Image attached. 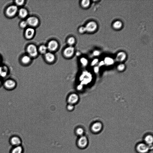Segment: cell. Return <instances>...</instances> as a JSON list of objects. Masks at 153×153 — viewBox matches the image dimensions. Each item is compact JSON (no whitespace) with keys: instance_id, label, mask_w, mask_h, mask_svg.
Wrapping results in <instances>:
<instances>
[{"instance_id":"1","label":"cell","mask_w":153,"mask_h":153,"mask_svg":"<svg viewBox=\"0 0 153 153\" xmlns=\"http://www.w3.org/2000/svg\"><path fill=\"white\" fill-rule=\"evenodd\" d=\"M89 143V139L85 135L78 137L76 142L78 147L81 149H86L88 146Z\"/></svg>"},{"instance_id":"2","label":"cell","mask_w":153,"mask_h":153,"mask_svg":"<svg viewBox=\"0 0 153 153\" xmlns=\"http://www.w3.org/2000/svg\"><path fill=\"white\" fill-rule=\"evenodd\" d=\"M79 101V96L75 93L71 94L69 96L67 99V102L68 104L74 105L77 104Z\"/></svg>"},{"instance_id":"3","label":"cell","mask_w":153,"mask_h":153,"mask_svg":"<svg viewBox=\"0 0 153 153\" xmlns=\"http://www.w3.org/2000/svg\"><path fill=\"white\" fill-rule=\"evenodd\" d=\"M18 11V7L16 5H12L9 6L6 11V14L9 17L15 16Z\"/></svg>"},{"instance_id":"4","label":"cell","mask_w":153,"mask_h":153,"mask_svg":"<svg viewBox=\"0 0 153 153\" xmlns=\"http://www.w3.org/2000/svg\"><path fill=\"white\" fill-rule=\"evenodd\" d=\"M150 147L145 143H140L137 147V150L139 153H147L150 149Z\"/></svg>"},{"instance_id":"5","label":"cell","mask_w":153,"mask_h":153,"mask_svg":"<svg viewBox=\"0 0 153 153\" xmlns=\"http://www.w3.org/2000/svg\"><path fill=\"white\" fill-rule=\"evenodd\" d=\"M9 142L13 147H15L21 145L22 140L20 137L14 136L11 137Z\"/></svg>"},{"instance_id":"6","label":"cell","mask_w":153,"mask_h":153,"mask_svg":"<svg viewBox=\"0 0 153 153\" xmlns=\"http://www.w3.org/2000/svg\"><path fill=\"white\" fill-rule=\"evenodd\" d=\"M27 51L29 54L32 56H35L38 54L36 47L33 44H30L28 46L27 48Z\"/></svg>"},{"instance_id":"7","label":"cell","mask_w":153,"mask_h":153,"mask_svg":"<svg viewBox=\"0 0 153 153\" xmlns=\"http://www.w3.org/2000/svg\"><path fill=\"white\" fill-rule=\"evenodd\" d=\"M102 128V124L100 122L94 123L91 127L92 131L94 133H98L100 132Z\"/></svg>"},{"instance_id":"8","label":"cell","mask_w":153,"mask_h":153,"mask_svg":"<svg viewBox=\"0 0 153 153\" xmlns=\"http://www.w3.org/2000/svg\"><path fill=\"white\" fill-rule=\"evenodd\" d=\"M26 21L28 25L32 26H36L39 22L38 19L34 16L29 17Z\"/></svg>"},{"instance_id":"9","label":"cell","mask_w":153,"mask_h":153,"mask_svg":"<svg viewBox=\"0 0 153 153\" xmlns=\"http://www.w3.org/2000/svg\"><path fill=\"white\" fill-rule=\"evenodd\" d=\"M74 132L75 135L79 137L85 135V131L82 127L78 126L75 128Z\"/></svg>"},{"instance_id":"10","label":"cell","mask_w":153,"mask_h":153,"mask_svg":"<svg viewBox=\"0 0 153 153\" xmlns=\"http://www.w3.org/2000/svg\"><path fill=\"white\" fill-rule=\"evenodd\" d=\"M5 87L7 89H11L14 88L16 86V83L14 80L9 79L6 80L4 84Z\"/></svg>"},{"instance_id":"11","label":"cell","mask_w":153,"mask_h":153,"mask_svg":"<svg viewBox=\"0 0 153 153\" xmlns=\"http://www.w3.org/2000/svg\"><path fill=\"white\" fill-rule=\"evenodd\" d=\"M24 149L21 145L13 147L10 151V153H24Z\"/></svg>"},{"instance_id":"12","label":"cell","mask_w":153,"mask_h":153,"mask_svg":"<svg viewBox=\"0 0 153 153\" xmlns=\"http://www.w3.org/2000/svg\"><path fill=\"white\" fill-rule=\"evenodd\" d=\"M97 27V25L95 23L91 22L89 23L85 27L86 31H92L96 29Z\"/></svg>"},{"instance_id":"13","label":"cell","mask_w":153,"mask_h":153,"mask_svg":"<svg viewBox=\"0 0 153 153\" xmlns=\"http://www.w3.org/2000/svg\"><path fill=\"white\" fill-rule=\"evenodd\" d=\"M58 46V43L56 41H51L49 43L47 48L51 51H53L56 50Z\"/></svg>"},{"instance_id":"14","label":"cell","mask_w":153,"mask_h":153,"mask_svg":"<svg viewBox=\"0 0 153 153\" xmlns=\"http://www.w3.org/2000/svg\"><path fill=\"white\" fill-rule=\"evenodd\" d=\"M35 32L34 29L29 28L27 29L25 31L26 37L28 39H31L33 37Z\"/></svg>"},{"instance_id":"15","label":"cell","mask_w":153,"mask_h":153,"mask_svg":"<svg viewBox=\"0 0 153 153\" xmlns=\"http://www.w3.org/2000/svg\"><path fill=\"white\" fill-rule=\"evenodd\" d=\"M74 48L71 46H69L66 48L64 51L65 55L67 57L71 56L74 54Z\"/></svg>"},{"instance_id":"16","label":"cell","mask_w":153,"mask_h":153,"mask_svg":"<svg viewBox=\"0 0 153 153\" xmlns=\"http://www.w3.org/2000/svg\"><path fill=\"white\" fill-rule=\"evenodd\" d=\"M144 141L146 144L149 146H150L152 144L153 142L152 136L150 135H147L144 138Z\"/></svg>"},{"instance_id":"17","label":"cell","mask_w":153,"mask_h":153,"mask_svg":"<svg viewBox=\"0 0 153 153\" xmlns=\"http://www.w3.org/2000/svg\"><path fill=\"white\" fill-rule=\"evenodd\" d=\"M19 15L21 18L26 17L28 15V12L25 9L21 8L18 10Z\"/></svg>"},{"instance_id":"18","label":"cell","mask_w":153,"mask_h":153,"mask_svg":"<svg viewBox=\"0 0 153 153\" xmlns=\"http://www.w3.org/2000/svg\"><path fill=\"white\" fill-rule=\"evenodd\" d=\"M45 58L47 61L49 62H52L54 60V55L52 53L48 52L46 53L45 54Z\"/></svg>"},{"instance_id":"19","label":"cell","mask_w":153,"mask_h":153,"mask_svg":"<svg viewBox=\"0 0 153 153\" xmlns=\"http://www.w3.org/2000/svg\"><path fill=\"white\" fill-rule=\"evenodd\" d=\"M31 61V58L28 55L24 56L21 59L22 62L24 64H29L30 62Z\"/></svg>"},{"instance_id":"20","label":"cell","mask_w":153,"mask_h":153,"mask_svg":"<svg viewBox=\"0 0 153 153\" xmlns=\"http://www.w3.org/2000/svg\"><path fill=\"white\" fill-rule=\"evenodd\" d=\"M126 56V54L124 52H120L117 55V60L118 61H122L125 59Z\"/></svg>"},{"instance_id":"21","label":"cell","mask_w":153,"mask_h":153,"mask_svg":"<svg viewBox=\"0 0 153 153\" xmlns=\"http://www.w3.org/2000/svg\"><path fill=\"white\" fill-rule=\"evenodd\" d=\"M105 63L107 65H111L112 64L114 63V61L113 60L109 58V57H106L104 60Z\"/></svg>"},{"instance_id":"22","label":"cell","mask_w":153,"mask_h":153,"mask_svg":"<svg viewBox=\"0 0 153 153\" xmlns=\"http://www.w3.org/2000/svg\"><path fill=\"white\" fill-rule=\"evenodd\" d=\"M48 48L44 45H42L39 48V51L42 54L46 53Z\"/></svg>"},{"instance_id":"23","label":"cell","mask_w":153,"mask_h":153,"mask_svg":"<svg viewBox=\"0 0 153 153\" xmlns=\"http://www.w3.org/2000/svg\"><path fill=\"white\" fill-rule=\"evenodd\" d=\"M24 0H18V1H15L16 5L17 7L18 6H22L24 3Z\"/></svg>"},{"instance_id":"24","label":"cell","mask_w":153,"mask_h":153,"mask_svg":"<svg viewBox=\"0 0 153 153\" xmlns=\"http://www.w3.org/2000/svg\"><path fill=\"white\" fill-rule=\"evenodd\" d=\"M122 26V24L121 22L119 21H117L113 25L114 27L116 29H119L121 28Z\"/></svg>"},{"instance_id":"25","label":"cell","mask_w":153,"mask_h":153,"mask_svg":"<svg viewBox=\"0 0 153 153\" xmlns=\"http://www.w3.org/2000/svg\"><path fill=\"white\" fill-rule=\"evenodd\" d=\"M82 5L84 7L88 6L90 4V1L88 0H84L82 2Z\"/></svg>"},{"instance_id":"26","label":"cell","mask_w":153,"mask_h":153,"mask_svg":"<svg viewBox=\"0 0 153 153\" xmlns=\"http://www.w3.org/2000/svg\"><path fill=\"white\" fill-rule=\"evenodd\" d=\"M74 105L68 104L66 107V109L68 111L71 112L73 111L74 109Z\"/></svg>"},{"instance_id":"27","label":"cell","mask_w":153,"mask_h":153,"mask_svg":"<svg viewBox=\"0 0 153 153\" xmlns=\"http://www.w3.org/2000/svg\"><path fill=\"white\" fill-rule=\"evenodd\" d=\"M75 42V39L73 37H71L69 38L68 41V44L70 45H73L74 43Z\"/></svg>"},{"instance_id":"28","label":"cell","mask_w":153,"mask_h":153,"mask_svg":"<svg viewBox=\"0 0 153 153\" xmlns=\"http://www.w3.org/2000/svg\"><path fill=\"white\" fill-rule=\"evenodd\" d=\"M80 61L82 65L84 66H86L88 64V61L84 57H83L81 59Z\"/></svg>"},{"instance_id":"29","label":"cell","mask_w":153,"mask_h":153,"mask_svg":"<svg viewBox=\"0 0 153 153\" xmlns=\"http://www.w3.org/2000/svg\"><path fill=\"white\" fill-rule=\"evenodd\" d=\"M28 25V24L26 21H23L21 22L20 24V26L22 28H26Z\"/></svg>"},{"instance_id":"30","label":"cell","mask_w":153,"mask_h":153,"mask_svg":"<svg viewBox=\"0 0 153 153\" xmlns=\"http://www.w3.org/2000/svg\"><path fill=\"white\" fill-rule=\"evenodd\" d=\"M86 31L85 27H81L79 29V31L81 33H83Z\"/></svg>"},{"instance_id":"31","label":"cell","mask_w":153,"mask_h":153,"mask_svg":"<svg viewBox=\"0 0 153 153\" xmlns=\"http://www.w3.org/2000/svg\"><path fill=\"white\" fill-rule=\"evenodd\" d=\"M124 68V66L123 64H120L118 67V69L119 70L122 71Z\"/></svg>"},{"instance_id":"32","label":"cell","mask_w":153,"mask_h":153,"mask_svg":"<svg viewBox=\"0 0 153 153\" xmlns=\"http://www.w3.org/2000/svg\"><path fill=\"white\" fill-rule=\"evenodd\" d=\"M98 60L97 59H95L94 60L92 63V66L94 65L98 62Z\"/></svg>"},{"instance_id":"33","label":"cell","mask_w":153,"mask_h":153,"mask_svg":"<svg viewBox=\"0 0 153 153\" xmlns=\"http://www.w3.org/2000/svg\"><path fill=\"white\" fill-rule=\"evenodd\" d=\"M100 52L98 51H95L94 52V55L95 56H98L99 55Z\"/></svg>"},{"instance_id":"34","label":"cell","mask_w":153,"mask_h":153,"mask_svg":"<svg viewBox=\"0 0 153 153\" xmlns=\"http://www.w3.org/2000/svg\"><path fill=\"white\" fill-rule=\"evenodd\" d=\"M99 70V68L98 67H95L94 69V71L95 72H97Z\"/></svg>"},{"instance_id":"35","label":"cell","mask_w":153,"mask_h":153,"mask_svg":"<svg viewBox=\"0 0 153 153\" xmlns=\"http://www.w3.org/2000/svg\"><path fill=\"white\" fill-rule=\"evenodd\" d=\"M3 70V67L0 66V74H1Z\"/></svg>"},{"instance_id":"36","label":"cell","mask_w":153,"mask_h":153,"mask_svg":"<svg viewBox=\"0 0 153 153\" xmlns=\"http://www.w3.org/2000/svg\"><path fill=\"white\" fill-rule=\"evenodd\" d=\"M104 64V62L103 61H102L99 64V65L100 66H101L102 65H103Z\"/></svg>"},{"instance_id":"37","label":"cell","mask_w":153,"mask_h":153,"mask_svg":"<svg viewBox=\"0 0 153 153\" xmlns=\"http://www.w3.org/2000/svg\"><path fill=\"white\" fill-rule=\"evenodd\" d=\"M1 80H0V85H1Z\"/></svg>"},{"instance_id":"38","label":"cell","mask_w":153,"mask_h":153,"mask_svg":"<svg viewBox=\"0 0 153 153\" xmlns=\"http://www.w3.org/2000/svg\"><path fill=\"white\" fill-rule=\"evenodd\" d=\"M1 57H0V62H1Z\"/></svg>"}]
</instances>
